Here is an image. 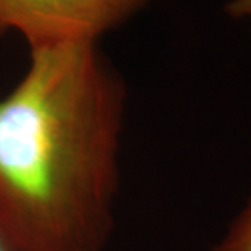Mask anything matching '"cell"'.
Listing matches in <instances>:
<instances>
[{
    "mask_svg": "<svg viewBox=\"0 0 251 251\" xmlns=\"http://www.w3.org/2000/svg\"><path fill=\"white\" fill-rule=\"evenodd\" d=\"M126 84L98 42L29 49L0 94V245L105 251L115 227Z\"/></svg>",
    "mask_w": 251,
    "mask_h": 251,
    "instance_id": "cell-1",
    "label": "cell"
},
{
    "mask_svg": "<svg viewBox=\"0 0 251 251\" xmlns=\"http://www.w3.org/2000/svg\"><path fill=\"white\" fill-rule=\"evenodd\" d=\"M149 0H0V37L17 33L29 49L98 42Z\"/></svg>",
    "mask_w": 251,
    "mask_h": 251,
    "instance_id": "cell-2",
    "label": "cell"
},
{
    "mask_svg": "<svg viewBox=\"0 0 251 251\" xmlns=\"http://www.w3.org/2000/svg\"><path fill=\"white\" fill-rule=\"evenodd\" d=\"M212 251H251V201Z\"/></svg>",
    "mask_w": 251,
    "mask_h": 251,
    "instance_id": "cell-3",
    "label": "cell"
},
{
    "mask_svg": "<svg viewBox=\"0 0 251 251\" xmlns=\"http://www.w3.org/2000/svg\"><path fill=\"white\" fill-rule=\"evenodd\" d=\"M226 12L235 20L251 18V0H230L226 7Z\"/></svg>",
    "mask_w": 251,
    "mask_h": 251,
    "instance_id": "cell-4",
    "label": "cell"
},
{
    "mask_svg": "<svg viewBox=\"0 0 251 251\" xmlns=\"http://www.w3.org/2000/svg\"><path fill=\"white\" fill-rule=\"evenodd\" d=\"M0 251H5V248L2 247V245H0Z\"/></svg>",
    "mask_w": 251,
    "mask_h": 251,
    "instance_id": "cell-5",
    "label": "cell"
}]
</instances>
